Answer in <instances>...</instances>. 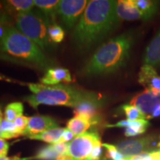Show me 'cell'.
Returning a JSON list of instances; mask_svg holds the SVG:
<instances>
[{"instance_id":"1","label":"cell","mask_w":160,"mask_h":160,"mask_svg":"<svg viewBox=\"0 0 160 160\" xmlns=\"http://www.w3.org/2000/svg\"><path fill=\"white\" fill-rule=\"evenodd\" d=\"M117 1H89L72 33V40L80 51H88L117 27Z\"/></svg>"},{"instance_id":"2","label":"cell","mask_w":160,"mask_h":160,"mask_svg":"<svg viewBox=\"0 0 160 160\" xmlns=\"http://www.w3.org/2000/svg\"><path fill=\"white\" fill-rule=\"evenodd\" d=\"M134 41L132 33H123L110 39L97 50L82 70V74L94 77L118 71L126 63Z\"/></svg>"},{"instance_id":"3","label":"cell","mask_w":160,"mask_h":160,"mask_svg":"<svg viewBox=\"0 0 160 160\" xmlns=\"http://www.w3.org/2000/svg\"><path fill=\"white\" fill-rule=\"evenodd\" d=\"M0 56L3 59L21 65L42 71L53 65L37 44L26 37L13 25H11L0 45Z\"/></svg>"},{"instance_id":"4","label":"cell","mask_w":160,"mask_h":160,"mask_svg":"<svg viewBox=\"0 0 160 160\" xmlns=\"http://www.w3.org/2000/svg\"><path fill=\"white\" fill-rule=\"evenodd\" d=\"M28 88L33 94L26 97L25 100L35 109L40 105H62L75 108L84 101L97 97L91 92L62 84L48 86L30 83Z\"/></svg>"},{"instance_id":"5","label":"cell","mask_w":160,"mask_h":160,"mask_svg":"<svg viewBox=\"0 0 160 160\" xmlns=\"http://www.w3.org/2000/svg\"><path fill=\"white\" fill-rule=\"evenodd\" d=\"M14 22L16 28L42 51H45L51 45L48 28L53 22L39 9L19 13L16 16Z\"/></svg>"},{"instance_id":"6","label":"cell","mask_w":160,"mask_h":160,"mask_svg":"<svg viewBox=\"0 0 160 160\" xmlns=\"http://www.w3.org/2000/svg\"><path fill=\"white\" fill-rule=\"evenodd\" d=\"M87 0H61L58 9L61 22L68 29L73 28L79 22L87 7Z\"/></svg>"},{"instance_id":"7","label":"cell","mask_w":160,"mask_h":160,"mask_svg":"<svg viewBox=\"0 0 160 160\" xmlns=\"http://www.w3.org/2000/svg\"><path fill=\"white\" fill-rule=\"evenodd\" d=\"M101 142L98 133L86 132L75 138L69 143L68 154L73 160H85L89 157L94 146Z\"/></svg>"},{"instance_id":"8","label":"cell","mask_w":160,"mask_h":160,"mask_svg":"<svg viewBox=\"0 0 160 160\" xmlns=\"http://www.w3.org/2000/svg\"><path fill=\"white\" fill-rule=\"evenodd\" d=\"M131 105L137 107L145 115L146 119H151L154 111L160 107V93L145 90L133 97Z\"/></svg>"},{"instance_id":"9","label":"cell","mask_w":160,"mask_h":160,"mask_svg":"<svg viewBox=\"0 0 160 160\" xmlns=\"http://www.w3.org/2000/svg\"><path fill=\"white\" fill-rule=\"evenodd\" d=\"M58 128L59 127L57 121L52 117L48 116H35L30 117L28 125L23 135L30 137Z\"/></svg>"},{"instance_id":"10","label":"cell","mask_w":160,"mask_h":160,"mask_svg":"<svg viewBox=\"0 0 160 160\" xmlns=\"http://www.w3.org/2000/svg\"><path fill=\"white\" fill-rule=\"evenodd\" d=\"M151 142L152 139L149 137L125 140L118 144L117 148L125 157L131 158L146 152L148 148L151 145Z\"/></svg>"},{"instance_id":"11","label":"cell","mask_w":160,"mask_h":160,"mask_svg":"<svg viewBox=\"0 0 160 160\" xmlns=\"http://www.w3.org/2000/svg\"><path fill=\"white\" fill-rule=\"evenodd\" d=\"M99 105L98 97L84 101L74 108L75 117L83 118L89 121L92 125H95L99 122Z\"/></svg>"},{"instance_id":"12","label":"cell","mask_w":160,"mask_h":160,"mask_svg":"<svg viewBox=\"0 0 160 160\" xmlns=\"http://www.w3.org/2000/svg\"><path fill=\"white\" fill-rule=\"evenodd\" d=\"M117 14L120 21L146 19L145 16L136 5L134 0H119L117 2Z\"/></svg>"},{"instance_id":"13","label":"cell","mask_w":160,"mask_h":160,"mask_svg":"<svg viewBox=\"0 0 160 160\" xmlns=\"http://www.w3.org/2000/svg\"><path fill=\"white\" fill-rule=\"evenodd\" d=\"M139 82L145 88V90L160 93V77L151 65H144L139 73Z\"/></svg>"},{"instance_id":"14","label":"cell","mask_w":160,"mask_h":160,"mask_svg":"<svg viewBox=\"0 0 160 160\" xmlns=\"http://www.w3.org/2000/svg\"><path fill=\"white\" fill-rule=\"evenodd\" d=\"M149 125L147 119H139L131 121V120H122L113 125H109V128H126L125 135L126 137H135L139 134L145 133Z\"/></svg>"},{"instance_id":"15","label":"cell","mask_w":160,"mask_h":160,"mask_svg":"<svg viewBox=\"0 0 160 160\" xmlns=\"http://www.w3.org/2000/svg\"><path fill=\"white\" fill-rule=\"evenodd\" d=\"M72 81L71 74L66 68H50L46 71L45 76L41 79V82L45 85H57L61 82H71Z\"/></svg>"},{"instance_id":"16","label":"cell","mask_w":160,"mask_h":160,"mask_svg":"<svg viewBox=\"0 0 160 160\" xmlns=\"http://www.w3.org/2000/svg\"><path fill=\"white\" fill-rule=\"evenodd\" d=\"M144 63L152 67L160 65V30L145 50Z\"/></svg>"},{"instance_id":"17","label":"cell","mask_w":160,"mask_h":160,"mask_svg":"<svg viewBox=\"0 0 160 160\" xmlns=\"http://www.w3.org/2000/svg\"><path fill=\"white\" fill-rule=\"evenodd\" d=\"M59 0H34L35 6L53 23L58 16Z\"/></svg>"},{"instance_id":"18","label":"cell","mask_w":160,"mask_h":160,"mask_svg":"<svg viewBox=\"0 0 160 160\" xmlns=\"http://www.w3.org/2000/svg\"><path fill=\"white\" fill-rule=\"evenodd\" d=\"M5 2L10 13L14 17V19L19 13L32 11L35 5L34 0H8Z\"/></svg>"},{"instance_id":"19","label":"cell","mask_w":160,"mask_h":160,"mask_svg":"<svg viewBox=\"0 0 160 160\" xmlns=\"http://www.w3.org/2000/svg\"><path fill=\"white\" fill-rule=\"evenodd\" d=\"M92 124L83 118L74 117L68 122L67 128L73 132L76 137L86 133V131L91 127Z\"/></svg>"},{"instance_id":"20","label":"cell","mask_w":160,"mask_h":160,"mask_svg":"<svg viewBox=\"0 0 160 160\" xmlns=\"http://www.w3.org/2000/svg\"><path fill=\"white\" fill-rule=\"evenodd\" d=\"M64 129L58 128L49 130V131H46L42 133H40L39 134L32 136V137H28L31 139L34 140H40V141L55 144L59 142L61 139L62 135Z\"/></svg>"},{"instance_id":"21","label":"cell","mask_w":160,"mask_h":160,"mask_svg":"<svg viewBox=\"0 0 160 160\" xmlns=\"http://www.w3.org/2000/svg\"><path fill=\"white\" fill-rule=\"evenodd\" d=\"M136 5L144 13L146 19H148L157 11L159 2L151 0H134Z\"/></svg>"},{"instance_id":"22","label":"cell","mask_w":160,"mask_h":160,"mask_svg":"<svg viewBox=\"0 0 160 160\" xmlns=\"http://www.w3.org/2000/svg\"><path fill=\"white\" fill-rule=\"evenodd\" d=\"M0 129L2 131V139H10L22 136L17 128L13 122H9L6 119H3L0 124Z\"/></svg>"},{"instance_id":"23","label":"cell","mask_w":160,"mask_h":160,"mask_svg":"<svg viewBox=\"0 0 160 160\" xmlns=\"http://www.w3.org/2000/svg\"><path fill=\"white\" fill-rule=\"evenodd\" d=\"M24 111L23 104L19 102H15L10 103L5 107V119L9 122H13L18 117L22 116Z\"/></svg>"},{"instance_id":"24","label":"cell","mask_w":160,"mask_h":160,"mask_svg":"<svg viewBox=\"0 0 160 160\" xmlns=\"http://www.w3.org/2000/svg\"><path fill=\"white\" fill-rule=\"evenodd\" d=\"M59 156V153L56 151L53 145L51 144L40 149L35 157L30 158V159L38 160H57Z\"/></svg>"},{"instance_id":"25","label":"cell","mask_w":160,"mask_h":160,"mask_svg":"<svg viewBox=\"0 0 160 160\" xmlns=\"http://www.w3.org/2000/svg\"><path fill=\"white\" fill-rule=\"evenodd\" d=\"M48 34L51 43H60L65 38V31L57 23L49 25L48 28Z\"/></svg>"},{"instance_id":"26","label":"cell","mask_w":160,"mask_h":160,"mask_svg":"<svg viewBox=\"0 0 160 160\" xmlns=\"http://www.w3.org/2000/svg\"><path fill=\"white\" fill-rule=\"evenodd\" d=\"M122 109L125 112L127 119L134 121L139 119H146L145 115L135 106L131 105H125L122 106Z\"/></svg>"},{"instance_id":"27","label":"cell","mask_w":160,"mask_h":160,"mask_svg":"<svg viewBox=\"0 0 160 160\" xmlns=\"http://www.w3.org/2000/svg\"><path fill=\"white\" fill-rule=\"evenodd\" d=\"M102 147L105 148L107 151V157L111 160H128V158L124 156L117 149V146L111 145V144H102Z\"/></svg>"},{"instance_id":"28","label":"cell","mask_w":160,"mask_h":160,"mask_svg":"<svg viewBox=\"0 0 160 160\" xmlns=\"http://www.w3.org/2000/svg\"><path fill=\"white\" fill-rule=\"evenodd\" d=\"M13 19H14V17L10 13L5 1H0V22L13 25Z\"/></svg>"},{"instance_id":"29","label":"cell","mask_w":160,"mask_h":160,"mask_svg":"<svg viewBox=\"0 0 160 160\" xmlns=\"http://www.w3.org/2000/svg\"><path fill=\"white\" fill-rule=\"evenodd\" d=\"M128 160H160V151L145 152L139 155L128 158Z\"/></svg>"},{"instance_id":"30","label":"cell","mask_w":160,"mask_h":160,"mask_svg":"<svg viewBox=\"0 0 160 160\" xmlns=\"http://www.w3.org/2000/svg\"><path fill=\"white\" fill-rule=\"evenodd\" d=\"M30 117H25V116H19L13 122H14L17 128L19 130V131L22 134H24V132H25L26 128H27L28 125Z\"/></svg>"},{"instance_id":"31","label":"cell","mask_w":160,"mask_h":160,"mask_svg":"<svg viewBox=\"0 0 160 160\" xmlns=\"http://www.w3.org/2000/svg\"><path fill=\"white\" fill-rule=\"evenodd\" d=\"M102 144L99 142L94 146L91 153L85 160H100L102 159Z\"/></svg>"},{"instance_id":"32","label":"cell","mask_w":160,"mask_h":160,"mask_svg":"<svg viewBox=\"0 0 160 160\" xmlns=\"http://www.w3.org/2000/svg\"><path fill=\"white\" fill-rule=\"evenodd\" d=\"M57 153L60 155L68 154V153L69 143L68 142H57L55 144H52Z\"/></svg>"},{"instance_id":"33","label":"cell","mask_w":160,"mask_h":160,"mask_svg":"<svg viewBox=\"0 0 160 160\" xmlns=\"http://www.w3.org/2000/svg\"><path fill=\"white\" fill-rule=\"evenodd\" d=\"M9 151V144L5 139L0 138V159L7 157Z\"/></svg>"},{"instance_id":"34","label":"cell","mask_w":160,"mask_h":160,"mask_svg":"<svg viewBox=\"0 0 160 160\" xmlns=\"http://www.w3.org/2000/svg\"><path fill=\"white\" fill-rule=\"evenodd\" d=\"M74 137H76V136L73 134V132L70 131L68 128H65L59 142H68L71 141Z\"/></svg>"},{"instance_id":"35","label":"cell","mask_w":160,"mask_h":160,"mask_svg":"<svg viewBox=\"0 0 160 160\" xmlns=\"http://www.w3.org/2000/svg\"><path fill=\"white\" fill-rule=\"evenodd\" d=\"M11 25H12V24L1 22H0V45H1L2 42L4 37H5L8 30L9 27Z\"/></svg>"},{"instance_id":"36","label":"cell","mask_w":160,"mask_h":160,"mask_svg":"<svg viewBox=\"0 0 160 160\" xmlns=\"http://www.w3.org/2000/svg\"><path fill=\"white\" fill-rule=\"evenodd\" d=\"M30 159L28 158H25V159H22L19 157V156H13V157H5L3 159H0V160H28Z\"/></svg>"},{"instance_id":"37","label":"cell","mask_w":160,"mask_h":160,"mask_svg":"<svg viewBox=\"0 0 160 160\" xmlns=\"http://www.w3.org/2000/svg\"><path fill=\"white\" fill-rule=\"evenodd\" d=\"M57 160H73L71 156L68 153V154H64V155H60L59 157L57 158Z\"/></svg>"},{"instance_id":"38","label":"cell","mask_w":160,"mask_h":160,"mask_svg":"<svg viewBox=\"0 0 160 160\" xmlns=\"http://www.w3.org/2000/svg\"><path fill=\"white\" fill-rule=\"evenodd\" d=\"M2 117H3V114H2V110L0 108V124H1L2 122Z\"/></svg>"},{"instance_id":"39","label":"cell","mask_w":160,"mask_h":160,"mask_svg":"<svg viewBox=\"0 0 160 160\" xmlns=\"http://www.w3.org/2000/svg\"><path fill=\"white\" fill-rule=\"evenodd\" d=\"M0 138H2V131H1V129H0Z\"/></svg>"},{"instance_id":"40","label":"cell","mask_w":160,"mask_h":160,"mask_svg":"<svg viewBox=\"0 0 160 160\" xmlns=\"http://www.w3.org/2000/svg\"><path fill=\"white\" fill-rule=\"evenodd\" d=\"M159 148H160V142H159Z\"/></svg>"}]
</instances>
